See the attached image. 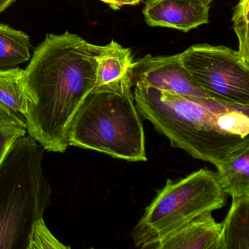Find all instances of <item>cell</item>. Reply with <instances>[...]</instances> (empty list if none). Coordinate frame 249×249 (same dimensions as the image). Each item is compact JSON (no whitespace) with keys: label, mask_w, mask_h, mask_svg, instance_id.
Masks as SVG:
<instances>
[{"label":"cell","mask_w":249,"mask_h":249,"mask_svg":"<svg viewBox=\"0 0 249 249\" xmlns=\"http://www.w3.org/2000/svg\"><path fill=\"white\" fill-rule=\"evenodd\" d=\"M16 0H0V14L11 6Z\"/></svg>","instance_id":"obj_19"},{"label":"cell","mask_w":249,"mask_h":249,"mask_svg":"<svg viewBox=\"0 0 249 249\" xmlns=\"http://www.w3.org/2000/svg\"><path fill=\"white\" fill-rule=\"evenodd\" d=\"M205 2H208V3L211 4V2H213V0H205Z\"/></svg>","instance_id":"obj_20"},{"label":"cell","mask_w":249,"mask_h":249,"mask_svg":"<svg viewBox=\"0 0 249 249\" xmlns=\"http://www.w3.org/2000/svg\"><path fill=\"white\" fill-rule=\"evenodd\" d=\"M221 224V249H249V195L232 197Z\"/></svg>","instance_id":"obj_11"},{"label":"cell","mask_w":249,"mask_h":249,"mask_svg":"<svg viewBox=\"0 0 249 249\" xmlns=\"http://www.w3.org/2000/svg\"><path fill=\"white\" fill-rule=\"evenodd\" d=\"M102 46L66 33L48 34L25 70L29 135L45 150L63 153L74 116L96 83Z\"/></svg>","instance_id":"obj_1"},{"label":"cell","mask_w":249,"mask_h":249,"mask_svg":"<svg viewBox=\"0 0 249 249\" xmlns=\"http://www.w3.org/2000/svg\"><path fill=\"white\" fill-rule=\"evenodd\" d=\"M210 4L205 0H149L143 10L150 27L187 33L209 23Z\"/></svg>","instance_id":"obj_8"},{"label":"cell","mask_w":249,"mask_h":249,"mask_svg":"<svg viewBox=\"0 0 249 249\" xmlns=\"http://www.w3.org/2000/svg\"><path fill=\"white\" fill-rule=\"evenodd\" d=\"M97 60L95 87L119 81L132 72L135 64L130 49L123 47L114 40L102 46Z\"/></svg>","instance_id":"obj_12"},{"label":"cell","mask_w":249,"mask_h":249,"mask_svg":"<svg viewBox=\"0 0 249 249\" xmlns=\"http://www.w3.org/2000/svg\"><path fill=\"white\" fill-rule=\"evenodd\" d=\"M44 151L26 135L0 163V249H27L33 224L50 204L52 191L42 167Z\"/></svg>","instance_id":"obj_4"},{"label":"cell","mask_w":249,"mask_h":249,"mask_svg":"<svg viewBox=\"0 0 249 249\" xmlns=\"http://www.w3.org/2000/svg\"><path fill=\"white\" fill-rule=\"evenodd\" d=\"M226 203L227 194L212 170L200 169L177 181L168 179L134 229V243L141 249H155L159 242L194 218Z\"/></svg>","instance_id":"obj_5"},{"label":"cell","mask_w":249,"mask_h":249,"mask_svg":"<svg viewBox=\"0 0 249 249\" xmlns=\"http://www.w3.org/2000/svg\"><path fill=\"white\" fill-rule=\"evenodd\" d=\"M180 54L188 72L211 98L249 107V65L238 51L204 43Z\"/></svg>","instance_id":"obj_6"},{"label":"cell","mask_w":249,"mask_h":249,"mask_svg":"<svg viewBox=\"0 0 249 249\" xmlns=\"http://www.w3.org/2000/svg\"><path fill=\"white\" fill-rule=\"evenodd\" d=\"M221 223L205 213L163 238L155 249H221Z\"/></svg>","instance_id":"obj_9"},{"label":"cell","mask_w":249,"mask_h":249,"mask_svg":"<svg viewBox=\"0 0 249 249\" xmlns=\"http://www.w3.org/2000/svg\"><path fill=\"white\" fill-rule=\"evenodd\" d=\"M0 103L24 119L27 106L25 70L17 67L0 70Z\"/></svg>","instance_id":"obj_14"},{"label":"cell","mask_w":249,"mask_h":249,"mask_svg":"<svg viewBox=\"0 0 249 249\" xmlns=\"http://www.w3.org/2000/svg\"><path fill=\"white\" fill-rule=\"evenodd\" d=\"M249 0H239L233 13V28L238 38L239 53L249 65Z\"/></svg>","instance_id":"obj_16"},{"label":"cell","mask_w":249,"mask_h":249,"mask_svg":"<svg viewBox=\"0 0 249 249\" xmlns=\"http://www.w3.org/2000/svg\"><path fill=\"white\" fill-rule=\"evenodd\" d=\"M136 83L181 95L211 98L188 72L180 53L171 56L146 55L135 61L132 69L133 86Z\"/></svg>","instance_id":"obj_7"},{"label":"cell","mask_w":249,"mask_h":249,"mask_svg":"<svg viewBox=\"0 0 249 249\" xmlns=\"http://www.w3.org/2000/svg\"><path fill=\"white\" fill-rule=\"evenodd\" d=\"M141 117L191 157L218 166L249 143V107L134 84Z\"/></svg>","instance_id":"obj_2"},{"label":"cell","mask_w":249,"mask_h":249,"mask_svg":"<svg viewBox=\"0 0 249 249\" xmlns=\"http://www.w3.org/2000/svg\"><path fill=\"white\" fill-rule=\"evenodd\" d=\"M30 48L28 35L0 24V70L12 69L30 60Z\"/></svg>","instance_id":"obj_13"},{"label":"cell","mask_w":249,"mask_h":249,"mask_svg":"<svg viewBox=\"0 0 249 249\" xmlns=\"http://www.w3.org/2000/svg\"><path fill=\"white\" fill-rule=\"evenodd\" d=\"M27 132L24 118L0 103V163L15 141Z\"/></svg>","instance_id":"obj_15"},{"label":"cell","mask_w":249,"mask_h":249,"mask_svg":"<svg viewBox=\"0 0 249 249\" xmlns=\"http://www.w3.org/2000/svg\"><path fill=\"white\" fill-rule=\"evenodd\" d=\"M215 167L218 182L227 195H249V143L231 153Z\"/></svg>","instance_id":"obj_10"},{"label":"cell","mask_w":249,"mask_h":249,"mask_svg":"<svg viewBox=\"0 0 249 249\" xmlns=\"http://www.w3.org/2000/svg\"><path fill=\"white\" fill-rule=\"evenodd\" d=\"M68 246L58 240L48 229L43 217L33 224L29 236L27 249H68Z\"/></svg>","instance_id":"obj_17"},{"label":"cell","mask_w":249,"mask_h":249,"mask_svg":"<svg viewBox=\"0 0 249 249\" xmlns=\"http://www.w3.org/2000/svg\"><path fill=\"white\" fill-rule=\"evenodd\" d=\"M101 2L107 4L112 9L119 10L124 5H136L141 2V0H100Z\"/></svg>","instance_id":"obj_18"},{"label":"cell","mask_w":249,"mask_h":249,"mask_svg":"<svg viewBox=\"0 0 249 249\" xmlns=\"http://www.w3.org/2000/svg\"><path fill=\"white\" fill-rule=\"evenodd\" d=\"M132 71L95 87L83 102L68 131V145L127 161H147L145 138L132 91Z\"/></svg>","instance_id":"obj_3"}]
</instances>
